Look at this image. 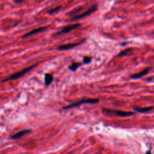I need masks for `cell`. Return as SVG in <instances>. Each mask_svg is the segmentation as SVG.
I'll list each match as a JSON object with an SVG mask.
<instances>
[{
	"label": "cell",
	"instance_id": "obj_13",
	"mask_svg": "<svg viewBox=\"0 0 154 154\" xmlns=\"http://www.w3.org/2000/svg\"><path fill=\"white\" fill-rule=\"evenodd\" d=\"M132 48H128V49H126L121 52H120L118 54H117V57H124L125 55H127L130 52H131L132 51Z\"/></svg>",
	"mask_w": 154,
	"mask_h": 154
},
{
	"label": "cell",
	"instance_id": "obj_15",
	"mask_svg": "<svg viewBox=\"0 0 154 154\" xmlns=\"http://www.w3.org/2000/svg\"><path fill=\"white\" fill-rule=\"evenodd\" d=\"M61 6L60 5V6L56 7H55V8H51V9H50L48 11V13L49 14H54V13H55L58 12V11L61 9Z\"/></svg>",
	"mask_w": 154,
	"mask_h": 154
},
{
	"label": "cell",
	"instance_id": "obj_16",
	"mask_svg": "<svg viewBox=\"0 0 154 154\" xmlns=\"http://www.w3.org/2000/svg\"><path fill=\"white\" fill-rule=\"evenodd\" d=\"M91 59L92 58L91 57H88V56H85L83 58V63L84 64H89L91 62Z\"/></svg>",
	"mask_w": 154,
	"mask_h": 154
},
{
	"label": "cell",
	"instance_id": "obj_1",
	"mask_svg": "<svg viewBox=\"0 0 154 154\" xmlns=\"http://www.w3.org/2000/svg\"><path fill=\"white\" fill-rule=\"evenodd\" d=\"M99 102V99L98 98H88V99H83L79 101L75 102L72 103L69 105L65 106L63 108V109H72L75 107L79 106L82 104H95Z\"/></svg>",
	"mask_w": 154,
	"mask_h": 154
},
{
	"label": "cell",
	"instance_id": "obj_9",
	"mask_svg": "<svg viewBox=\"0 0 154 154\" xmlns=\"http://www.w3.org/2000/svg\"><path fill=\"white\" fill-rule=\"evenodd\" d=\"M150 70V67H148V68H146L144 70H143L142 71L137 73H135V74H133L132 75L130 78L131 79H139L143 76H144V75H147Z\"/></svg>",
	"mask_w": 154,
	"mask_h": 154
},
{
	"label": "cell",
	"instance_id": "obj_19",
	"mask_svg": "<svg viewBox=\"0 0 154 154\" xmlns=\"http://www.w3.org/2000/svg\"><path fill=\"white\" fill-rule=\"evenodd\" d=\"M145 154H152V153H151V151H150V150H147V151L146 152Z\"/></svg>",
	"mask_w": 154,
	"mask_h": 154
},
{
	"label": "cell",
	"instance_id": "obj_7",
	"mask_svg": "<svg viewBox=\"0 0 154 154\" xmlns=\"http://www.w3.org/2000/svg\"><path fill=\"white\" fill-rule=\"evenodd\" d=\"M84 41L79 42V43H67L65 45H61L58 46L56 48V49L58 51H64V50H69L72 48H74L79 45H80L81 43H82Z\"/></svg>",
	"mask_w": 154,
	"mask_h": 154
},
{
	"label": "cell",
	"instance_id": "obj_10",
	"mask_svg": "<svg viewBox=\"0 0 154 154\" xmlns=\"http://www.w3.org/2000/svg\"><path fill=\"white\" fill-rule=\"evenodd\" d=\"M133 108H134V110L137 112L146 113V112L152 111L153 109V106H148V107L141 108V107H138V106H134Z\"/></svg>",
	"mask_w": 154,
	"mask_h": 154
},
{
	"label": "cell",
	"instance_id": "obj_14",
	"mask_svg": "<svg viewBox=\"0 0 154 154\" xmlns=\"http://www.w3.org/2000/svg\"><path fill=\"white\" fill-rule=\"evenodd\" d=\"M82 10V7H77L75 9H73V10L69 11L68 13H67V15L69 16H73V15H76V14L79 12L81 10Z\"/></svg>",
	"mask_w": 154,
	"mask_h": 154
},
{
	"label": "cell",
	"instance_id": "obj_4",
	"mask_svg": "<svg viewBox=\"0 0 154 154\" xmlns=\"http://www.w3.org/2000/svg\"><path fill=\"white\" fill-rule=\"evenodd\" d=\"M97 9V5L96 4H94L93 5H92L88 10H87L86 11H85L83 13L79 14H76L75 16H74L73 17H72L70 19H69V21H73V20H78L82 18H84L85 17H87L89 15H90L91 13H94L96 10Z\"/></svg>",
	"mask_w": 154,
	"mask_h": 154
},
{
	"label": "cell",
	"instance_id": "obj_8",
	"mask_svg": "<svg viewBox=\"0 0 154 154\" xmlns=\"http://www.w3.org/2000/svg\"><path fill=\"white\" fill-rule=\"evenodd\" d=\"M47 28H48V26H44V27H40V28H38L32 29V30L29 31L28 32L25 34L24 35H23L22 36V38H26V37L31 36V35H34V34H35L41 32H42V31L46 30Z\"/></svg>",
	"mask_w": 154,
	"mask_h": 154
},
{
	"label": "cell",
	"instance_id": "obj_3",
	"mask_svg": "<svg viewBox=\"0 0 154 154\" xmlns=\"http://www.w3.org/2000/svg\"><path fill=\"white\" fill-rule=\"evenodd\" d=\"M102 111L105 114L108 116H117L119 117H129L134 116L135 114L134 112L131 111H124L122 110H117V109H111L108 108H103Z\"/></svg>",
	"mask_w": 154,
	"mask_h": 154
},
{
	"label": "cell",
	"instance_id": "obj_6",
	"mask_svg": "<svg viewBox=\"0 0 154 154\" xmlns=\"http://www.w3.org/2000/svg\"><path fill=\"white\" fill-rule=\"evenodd\" d=\"M31 132H32V129H23V130L19 131L18 132L11 135L10 138L11 140H19V139L21 138L22 137H24L25 135L31 133Z\"/></svg>",
	"mask_w": 154,
	"mask_h": 154
},
{
	"label": "cell",
	"instance_id": "obj_17",
	"mask_svg": "<svg viewBox=\"0 0 154 154\" xmlns=\"http://www.w3.org/2000/svg\"><path fill=\"white\" fill-rule=\"evenodd\" d=\"M14 2L15 3H17V4H19V3H21L23 1V0H14Z\"/></svg>",
	"mask_w": 154,
	"mask_h": 154
},
{
	"label": "cell",
	"instance_id": "obj_18",
	"mask_svg": "<svg viewBox=\"0 0 154 154\" xmlns=\"http://www.w3.org/2000/svg\"><path fill=\"white\" fill-rule=\"evenodd\" d=\"M128 43H129V42H125L122 43H121V45H122V46H124L126 45H127V44H128Z\"/></svg>",
	"mask_w": 154,
	"mask_h": 154
},
{
	"label": "cell",
	"instance_id": "obj_12",
	"mask_svg": "<svg viewBox=\"0 0 154 154\" xmlns=\"http://www.w3.org/2000/svg\"><path fill=\"white\" fill-rule=\"evenodd\" d=\"M82 66V63H76V62H74V63H72L69 67V69L70 70V71H72V72H75L76 71V70L80 67Z\"/></svg>",
	"mask_w": 154,
	"mask_h": 154
},
{
	"label": "cell",
	"instance_id": "obj_11",
	"mask_svg": "<svg viewBox=\"0 0 154 154\" xmlns=\"http://www.w3.org/2000/svg\"><path fill=\"white\" fill-rule=\"evenodd\" d=\"M54 77L51 73H45V84L46 86H49L53 81Z\"/></svg>",
	"mask_w": 154,
	"mask_h": 154
},
{
	"label": "cell",
	"instance_id": "obj_2",
	"mask_svg": "<svg viewBox=\"0 0 154 154\" xmlns=\"http://www.w3.org/2000/svg\"><path fill=\"white\" fill-rule=\"evenodd\" d=\"M38 65V63L37 64H33L31 66H29L28 67H26L23 69H22V70L18 72H16L13 75H11V76H10L8 78H5L4 79L2 80V82H6L7 81H10V80H15V79H19V78L23 76L24 75H25L26 73H27L28 72H29V71H31V70H32L34 68H35V67H37Z\"/></svg>",
	"mask_w": 154,
	"mask_h": 154
},
{
	"label": "cell",
	"instance_id": "obj_5",
	"mask_svg": "<svg viewBox=\"0 0 154 154\" xmlns=\"http://www.w3.org/2000/svg\"><path fill=\"white\" fill-rule=\"evenodd\" d=\"M81 23H75V24H72L70 25L65 26L63 27L59 31H58L57 32L54 34L52 36H58V35H61L63 34L69 33L71 31L79 28V26H81Z\"/></svg>",
	"mask_w": 154,
	"mask_h": 154
}]
</instances>
